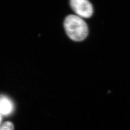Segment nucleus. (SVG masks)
<instances>
[{"instance_id":"obj_4","label":"nucleus","mask_w":130,"mask_h":130,"mask_svg":"<svg viewBox=\"0 0 130 130\" xmlns=\"http://www.w3.org/2000/svg\"><path fill=\"white\" fill-rule=\"evenodd\" d=\"M0 130H14V124L10 121H6L0 126Z\"/></svg>"},{"instance_id":"obj_3","label":"nucleus","mask_w":130,"mask_h":130,"mask_svg":"<svg viewBox=\"0 0 130 130\" xmlns=\"http://www.w3.org/2000/svg\"><path fill=\"white\" fill-rule=\"evenodd\" d=\"M14 106L13 102L9 98L2 96L0 98V114L8 116L13 111Z\"/></svg>"},{"instance_id":"obj_2","label":"nucleus","mask_w":130,"mask_h":130,"mask_svg":"<svg viewBox=\"0 0 130 130\" xmlns=\"http://www.w3.org/2000/svg\"><path fill=\"white\" fill-rule=\"evenodd\" d=\"M70 5L75 13L82 18H89L93 14V6L88 0H70Z\"/></svg>"},{"instance_id":"obj_5","label":"nucleus","mask_w":130,"mask_h":130,"mask_svg":"<svg viewBox=\"0 0 130 130\" xmlns=\"http://www.w3.org/2000/svg\"><path fill=\"white\" fill-rule=\"evenodd\" d=\"M2 116L0 114V126H1V123H2Z\"/></svg>"},{"instance_id":"obj_1","label":"nucleus","mask_w":130,"mask_h":130,"mask_svg":"<svg viewBox=\"0 0 130 130\" xmlns=\"http://www.w3.org/2000/svg\"><path fill=\"white\" fill-rule=\"evenodd\" d=\"M64 26L68 36L73 41L84 40L88 34V28L82 18L76 15H70L65 19Z\"/></svg>"}]
</instances>
